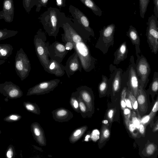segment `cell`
Segmentation results:
<instances>
[{
	"label": "cell",
	"instance_id": "1",
	"mask_svg": "<svg viewBox=\"0 0 158 158\" xmlns=\"http://www.w3.org/2000/svg\"><path fill=\"white\" fill-rule=\"evenodd\" d=\"M72 18L66 17L61 27L64 33L61 34L62 41H69L74 44L73 49L79 57L82 68L86 72L92 71L95 67L96 59L93 57L85 40L73 27Z\"/></svg>",
	"mask_w": 158,
	"mask_h": 158
},
{
	"label": "cell",
	"instance_id": "2",
	"mask_svg": "<svg viewBox=\"0 0 158 158\" xmlns=\"http://www.w3.org/2000/svg\"><path fill=\"white\" fill-rule=\"evenodd\" d=\"M66 17L65 13L58 9L50 7L38 19L48 36L56 38Z\"/></svg>",
	"mask_w": 158,
	"mask_h": 158
},
{
	"label": "cell",
	"instance_id": "3",
	"mask_svg": "<svg viewBox=\"0 0 158 158\" xmlns=\"http://www.w3.org/2000/svg\"><path fill=\"white\" fill-rule=\"evenodd\" d=\"M69 11L72 18L73 25L77 31L87 41H89L90 36L94 37V30L90 26L89 19L80 10L70 5Z\"/></svg>",
	"mask_w": 158,
	"mask_h": 158
},
{
	"label": "cell",
	"instance_id": "4",
	"mask_svg": "<svg viewBox=\"0 0 158 158\" xmlns=\"http://www.w3.org/2000/svg\"><path fill=\"white\" fill-rule=\"evenodd\" d=\"M34 44L37 56L44 70L46 71L49 63L48 47L49 43L42 29H39L35 35Z\"/></svg>",
	"mask_w": 158,
	"mask_h": 158
},
{
	"label": "cell",
	"instance_id": "5",
	"mask_svg": "<svg viewBox=\"0 0 158 158\" xmlns=\"http://www.w3.org/2000/svg\"><path fill=\"white\" fill-rule=\"evenodd\" d=\"M115 26L112 23L104 26L100 31V35L95 45L104 54H106L111 46H113L114 42V34Z\"/></svg>",
	"mask_w": 158,
	"mask_h": 158
},
{
	"label": "cell",
	"instance_id": "6",
	"mask_svg": "<svg viewBox=\"0 0 158 158\" xmlns=\"http://www.w3.org/2000/svg\"><path fill=\"white\" fill-rule=\"evenodd\" d=\"M146 35L151 52L156 54L158 51V20L154 15L148 18Z\"/></svg>",
	"mask_w": 158,
	"mask_h": 158
},
{
	"label": "cell",
	"instance_id": "7",
	"mask_svg": "<svg viewBox=\"0 0 158 158\" xmlns=\"http://www.w3.org/2000/svg\"><path fill=\"white\" fill-rule=\"evenodd\" d=\"M15 69L22 81L29 75L31 67L30 61L22 48L17 52L15 57Z\"/></svg>",
	"mask_w": 158,
	"mask_h": 158
},
{
	"label": "cell",
	"instance_id": "8",
	"mask_svg": "<svg viewBox=\"0 0 158 158\" xmlns=\"http://www.w3.org/2000/svg\"><path fill=\"white\" fill-rule=\"evenodd\" d=\"M136 55L137 59L135 63V69L139 84L145 88L149 81V76L151 71L150 65L142 54L140 56L139 54Z\"/></svg>",
	"mask_w": 158,
	"mask_h": 158
},
{
	"label": "cell",
	"instance_id": "9",
	"mask_svg": "<svg viewBox=\"0 0 158 158\" xmlns=\"http://www.w3.org/2000/svg\"><path fill=\"white\" fill-rule=\"evenodd\" d=\"M60 81L59 79H55L40 82L29 88L26 95H40L49 93L58 86Z\"/></svg>",
	"mask_w": 158,
	"mask_h": 158
},
{
	"label": "cell",
	"instance_id": "10",
	"mask_svg": "<svg viewBox=\"0 0 158 158\" xmlns=\"http://www.w3.org/2000/svg\"><path fill=\"white\" fill-rule=\"evenodd\" d=\"M127 70L128 72V78L127 82V88L131 91L136 98L138 92L139 84L136 71L135 63L133 55L130 57V64Z\"/></svg>",
	"mask_w": 158,
	"mask_h": 158
},
{
	"label": "cell",
	"instance_id": "11",
	"mask_svg": "<svg viewBox=\"0 0 158 158\" xmlns=\"http://www.w3.org/2000/svg\"><path fill=\"white\" fill-rule=\"evenodd\" d=\"M0 93L6 97L5 100L16 99L23 96V93L19 87L11 81H6L0 84Z\"/></svg>",
	"mask_w": 158,
	"mask_h": 158
},
{
	"label": "cell",
	"instance_id": "12",
	"mask_svg": "<svg viewBox=\"0 0 158 158\" xmlns=\"http://www.w3.org/2000/svg\"><path fill=\"white\" fill-rule=\"evenodd\" d=\"M65 44L57 41H55L49 45L48 47L49 57L50 59L55 60L61 63L68 53Z\"/></svg>",
	"mask_w": 158,
	"mask_h": 158
},
{
	"label": "cell",
	"instance_id": "13",
	"mask_svg": "<svg viewBox=\"0 0 158 158\" xmlns=\"http://www.w3.org/2000/svg\"><path fill=\"white\" fill-rule=\"evenodd\" d=\"M82 67L81 62L76 51L68 58L64 66L65 72L67 77L70 78L76 72H81Z\"/></svg>",
	"mask_w": 158,
	"mask_h": 158
},
{
	"label": "cell",
	"instance_id": "14",
	"mask_svg": "<svg viewBox=\"0 0 158 158\" xmlns=\"http://www.w3.org/2000/svg\"><path fill=\"white\" fill-rule=\"evenodd\" d=\"M13 2V0H4L2 10L0 11V19H3L9 23L13 21L15 10Z\"/></svg>",
	"mask_w": 158,
	"mask_h": 158
},
{
	"label": "cell",
	"instance_id": "15",
	"mask_svg": "<svg viewBox=\"0 0 158 158\" xmlns=\"http://www.w3.org/2000/svg\"><path fill=\"white\" fill-rule=\"evenodd\" d=\"M76 90L90 112H92L93 106V93L91 89L86 85H83L78 87Z\"/></svg>",
	"mask_w": 158,
	"mask_h": 158
},
{
	"label": "cell",
	"instance_id": "16",
	"mask_svg": "<svg viewBox=\"0 0 158 158\" xmlns=\"http://www.w3.org/2000/svg\"><path fill=\"white\" fill-rule=\"evenodd\" d=\"M31 131L34 139L39 145H46L47 141L44 130L39 123H32L31 126Z\"/></svg>",
	"mask_w": 158,
	"mask_h": 158
},
{
	"label": "cell",
	"instance_id": "17",
	"mask_svg": "<svg viewBox=\"0 0 158 158\" xmlns=\"http://www.w3.org/2000/svg\"><path fill=\"white\" fill-rule=\"evenodd\" d=\"M52 113L53 119L60 123L68 122L73 117V113L70 111L63 107L55 109Z\"/></svg>",
	"mask_w": 158,
	"mask_h": 158
},
{
	"label": "cell",
	"instance_id": "18",
	"mask_svg": "<svg viewBox=\"0 0 158 158\" xmlns=\"http://www.w3.org/2000/svg\"><path fill=\"white\" fill-rule=\"evenodd\" d=\"M46 72L57 77L63 76L65 73L64 66L52 59L49 60V64Z\"/></svg>",
	"mask_w": 158,
	"mask_h": 158
},
{
	"label": "cell",
	"instance_id": "19",
	"mask_svg": "<svg viewBox=\"0 0 158 158\" xmlns=\"http://www.w3.org/2000/svg\"><path fill=\"white\" fill-rule=\"evenodd\" d=\"M136 98L139 110L141 111L146 112L148 108L147 94L144 88L140 84L139 85Z\"/></svg>",
	"mask_w": 158,
	"mask_h": 158
},
{
	"label": "cell",
	"instance_id": "20",
	"mask_svg": "<svg viewBox=\"0 0 158 158\" xmlns=\"http://www.w3.org/2000/svg\"><path fill=\"white\" fill-rule=\"evenodd\" d=\"M128 50L127 42L124 41L120 44L114 53L113 64H118L127 58Z\"/></svg>",
	"mask_w": 158,
	"mask_h": 158
},
{
	"label": "cell",
	"instance_id": "21",
	"mask_svg": "<svg viewBox=\"0 0 158 158\" xmlns=\"http://www.w3.org/2000/svg\"><path fill=\"white\" fill-rule=\"evenodd\" d=\"M126 33V35L130 39L132 44L135 45L136 54L141 53L139 47L140 40L136 29L131 25Z\"/></svg>",
	"mask_w": 158,
	"mask_h": 158
},
{
	"label": "cell",
	"instance_id": "22",
	"mask_svg": "<svg viewBox=\"0 0 158 158\" xmlns=\"http://www.w3.org/2000/svg\"><path fill=\"white\" fill-rule=\"evenodd\" d=\"M88 128L86 125L83 126L73 131L69 138L70 142L71 143H74L77 142L84 135Z\"/></svg>",
	"mask_w": 158,
	"mask_h": 158
},
{
	"label": "cell",
	"instance_id": "23",
	"mask_svg": "<svg viewBox=\"0 0 158 158\" xmlns=\"http://www.w3.org/2000/svg\"><path fill=\"white\" fill-rule=\"evenodd\" d=\"M13 48L9 44H0V59H7L12 53Z\"/></svg>",
	"mask_w": 158,
	"mask_h": 158
},
{
	"label": "cell",
	"instance_id": "24",
	"mask_svg": "<svg viewBox=\"0 0 158 158\" xmlns=\"http://www.w3.org/2000/svg\"><path fill=\"white\" fill-rule=\"evenodd\" d=\"M85 6L89 9L96 15L101 16L102 11L95 4L94 0H79Z\"/></svg>",
	"mask_w": 158,
	"mask_h": 158
},
{
	"label": "cell",
	"instance_id": "25",
	"mask_svg": "<svg viewBox=\"0 0 158 158\" xmlns=\"http://www.w3.org/2000/svg\"><path fill=\"white\" fill-rule=\"evenodd\" d=\"M98 88L99 93L101 95L105 94L109 89H110V81L106 76L102 75V80L98 84Z\"/></svg>",
	"mask_w": 158,
	"mask_h": 158
},
{
	"label": "cell",
	"instance_id": "26",
	"mask_svg": "<svg viewBox=\"0 0 158 158\" xmlns=\"http://www.w3.org/2000/svg\"><path fill=\"white\" fill-rule=\"evenodd\" d=\"M23 105L25 109L28 111L37 115L40 114V108L36 103L28 101L24 102Z\"/></svg>",
	"mask_w": 158,
	"mask_h": 158
},
{
	"label": "cell",
	"instance_id": "27",
	"mask_svg": "<svg viewBox=\"0 0 158 158\" xmlns=\"http://www.w3.org/2000/svg\"><path fill=\"white\" fill-rule=\"evenodd\" d=\"M127 96L130 100L133 109L136 112V114L139 119H141V116L138 109V104L136 98L134 96L131 91L127 88Z\"/></svg>",
	"mask_w": 158,
	"mask_h": 158
},
{
	"label": "cell",
	"instance_id": "28",
	"mask_svg": "<svg viewBox=\"0 0 158 158\" xmlns=\"http://www.w3.org/2000/svg\"><path fill=\"white\" fill-rule=\"evenodd\" d=\"M77 98L79 103L80 113L82 117L84 118L87 116L88 114V113L90 112V111L85 103L81 99L77 92Z\"/></svg>",
	"mask_w": 158,
	"mask_h": 158
},
{
	"label": "cell",
	"instance_id": "29",
	"mask_svg": "<svg viewBox=\"0 0 158 158\" xmlns=\"http://www.w3.org/2000/svg\"><path fill=\"white\" fill-rule=\"evenodd\" d=\"M18 32L17 31L8 30L6 28L0 29V41L15 36Z\"/></svg>",
	"mask_w": 158,
	"mask_h": 158
},
{
	"label": "cell",
	"instance_id": "30",
	"mask_svg": "<svg viewBox=\"0 0 158 158\" xmlns=\"http://www.w3.org/2000/svg\"><path fill=\"white\" fill-rule=\"evenodd\" d=\"M69 102L73 109L78 113H80L79 103L77 98V93L73 92L70 98Z\"/></svg>",
	"mask_w": 158,
	"mask_h": 158
},
{
	"label": "cell",
	"instance_id": "31",
	"mask_svg": "<svg viewBox=\"0 0 158 158\" xmlns=\"http://www.w3.org/2000/svg\"><path fill=\"white\" fill-rule=\"evenodd\" d=\"M158 89V72L155 71L154 73L152 82L150 83L149 89L153 93H157Z\"/></svg>",
	"mask_w": 158,
	"mask_h": 158
},
{
	"label": "cell",
	"instance_id": "32",
	"mask_svg": "<svg viewBox=\"0 0 158 158\" xmlns=\"http://www.w3.org/2000/svg\"><path fill=\"white\" fill-rule=\"evenodd\" d=\"M149 1L150 0H139L140 15L143 19L144 17Z\"/></svg>",
	"mask_w": 158,
	"mask_h": 158
},
{
	"label": "cell",
	"instance_id": "33",
	"mask_svg": "<svg viewBox=\"0 0 158 158\" xmlns=\"http://www.w3.org/2000/svg\"><path fill=\"white\" fill-rule=\"evenodd\" d=\"M127 81L124 85L121 93V106L123 110L126 107L125 100L127 96Z\"/></svg>",
	"mask_w": 158,
	"mask_h": 158
},
{
	"label": "cell",
	"instance_id": "34",
	"mask_svg": "<svg viewBox=\"0 0 158 158\" xmlns=\"http://www.w3.org/2000/svg\"><path fill=\"white\" fill-rule=\"evenodd\" d=\"M110 133L108 126L104 124L102 129L100 142L102 143L107 140L110 136Z\"/></svg>",
	"mask_w": 158,
	"mask_h": 158
},
{
	"label": "cell",
	"instance_id": "35",
	"mask_svg": "<svg viewBox=\"0 0 158 158\" xmlns=\"http://www.w3.org/2000/svg\"><path fill=\"white\" fill-rule=\"evenodd\" d=\"M22 116L18 114H12L6 116L3 119L5 121L12 123L19 121L21 119Z\"/></svg>",
	"mask_w": 158,
	"mask_h": 158
},
{
	"label": "cell",
	"instance_id": "36",
	"mask_svg": "<svg viewBox=\"0 0 158 158\" xmlns=\"http://www.w3.org/2000/svg\"><path fill=\"white\" fill-rule=\"evenodd\" d=\"M23 5L26 12L29 13L32 8L35 6V0H23Z\"/></svg>",
	"mask_w": 158,
	"mask_h": 158
},
{
	"label": "cell",
	"instance_id": "37",
	"mask_svg": "<svg viewBox=\"0 0 158 158\" xmlns=\"http://www.w3.org/2000/svg\"><path fill=\"white\" fill-rule=\"evenodd\" d=\"M35 6H36L35 11L39 12L42 7H47L48 0H35Z\"/></svg>",
	"mask_w": 158,
	"mask_h": 158
},
{
	"label": "cell",
	"instance_id": "38",
	"mask_svg": "<svg viewBox=\"0 0 158 158\" xmlns=\"http://www.w3.org/2000/svg\"><path fill=\"white\" fill-rule=\"evenodd\" d=\"M127 127L133 137H136L137 136L138 130L133 124L131 120L129 121Z\"/></svg>",
	"mask_w": 158,
	"mask_h": 158
},
{
	"label": "cell",
	"instance_id": "39",
	"mask_svg": "<svg viewBox=\"0 0 158 158\" xmlns=\"http://www.w3.org/2000/svg\"><path fill=\"white\" fill-rule=\"evenodd\" d=\"M123 113L125 123L126 127H127L129 121L131 120V111L129 109L125 108L123 110Z\"/></svg>",
	"mask_w": 158,
	"mask_h": 158
},
{
	"label": "cell",
	"instance_id": "40",
	"mask_svg": "<svg viewBox=\"0 0 158 158\" xmlns=\"http://www.w3.org/2000/svg\"><path fill=\"white\" fill-rule=\"evenodd\" d=\"M15 149L12 145H9L6 150V156L7 158H12L15 156Z\"/></svg>",
	"mask_w": 158,
	"mask_h": 158
},
{
	"label": "cell",
	"instance_id": "41",
	"mask_svg": "<svg viewBox=\"0 0 158 158\" xmlns=\"http://www.w3.org/2000/svg\"><path fill=\"white\" fill-rule=\"evenodd\" d=\"M136 115V114L134 111H132L131 116V121L133 124L138 130L140 124V122L138 119V118L137 117Z\"/></svg>",
	"mask_w": 158,
	"mask_h": 158
},
{
	"label": "cell",
	"instance_id": "42",
	"mask_svg": "<svg viewBox=\"0 0 158 158\" xmlns=\"http://www.w3.org/2000/svg\"><path fill=\"white\" fill-rule=\"evenodd\" d=\"M156 148V145L154 144L149 143L146 147V152L148 155H151L155 152Z\"/></svg>",
	"mask_w": 158,
	"mask_h": 158
},
{
	"label": "cell",
	"instance_id": "43",
	"mask_svg": "<svg viewBox=\"0 0 158 158\" xmlns=\"http://www.w3.org/2000/svg\"><path fill=\"white\" fill-rule=\"evenodd\" d=\"M100 132L98 130L94 129L90 134L91 139L94 142H96L100 139Z\"/></svg>",
	"mask_w": 158,
	"mask_h": 158
},
{
	"label": "cell",
	"instance_id": "44",
	"mask_svg": "<svg viewBox=\"0 0 158 158\" xmlns=\"http://www.w3.org/2000/svg\"><path fill=\"white\" fill-rule=\"evenodd\" d=\"M158 110V100L157 98L151 112L149 114L152 120L155 116Z\"/></svg>",
	"mask_w": 158,
	"mask_h": 158
},
{
	"label": "cell",
	"instance_id": "45",
	"mask_svg": "<svg viewBox=\"0 0 158 158\" xmlns=\"http://www.w3.org/2000/svg\"><path fill=\"white\" fill-rule=\"evenodd\" d=\"M114 112V110L113 109H110L108 111L107 117L110 123H111L113 121Z\"/></svg>",
	"mask_w": 158,
	"mask_h": 158
},
{
	"label": "cell",
	"instance_id": "46",
	"mask_svg": "<svg viewBox=\"0 0 158 158\" xmlns=\"http://www.w3.org/2000/svg\"><path fill=\"white\" fill-rule=\"evenodd\" d=\"M151 120L150 117L148 114L144 116L141 119L140 123L145 125L149 123Z\"/></svg>",
	"mask_w": 158,
	"mask_h": 158
},
{
	"label": "cell",
	"instance_id": "47",
	"mask_svg": "<svg viewBox=\"0 0 158 158\" xmlns=\"http://www.w3.org/2000/svg\"><path fill=\"white\" fill-rule=\"evenodd\" d=\"M65 43V46L66 50L68 51H71L73 49L74 44L73 43L69 41H66L64 42Z\"/></svg>",
	"mask_w": 158,
	"mask_h": 158
},
{
	"label": "cell",
	"instance_id": "48",
	"mask_svg": "<svg viewBox=\"0 0 158 158\" xmlns=\"http://www.w3.org/2000/svg\"><path fill=\"white\" fill-rule=\"evenodd\" d=\"M154 5L153 12L154 15L158 18V0H153Z\"/></svg>",
	"mask_w": 158,
	"mask_h": 158
},
{
	"label": "cell",
	"instance_id": "49",
	"mask_svg": "<svg viewBox=\"0 0 158 158\" xmlns=\"http://www.w3.org/2000/svg\"><path fill=\"white\" fill-rule=\"evenodd\" d=\"M56 6L60 9L66 6V0H56Z\"/></svg>",
	"mask_w": 158,
	"mask_h": 158
},
{
	"label": "cell",
	"instance_id": "50",
	"mask_svg": "<svg viewBox=\"0 0 158 158\" xmlns=\"http://www.w3.org/2000/svg\"><path fill=\"white\" fill-rule=\"evenodd\" d=\"M145 125L140 123L138 130L140 133L143 135H144L145 131Z\"/></svg>",
	"mask_w": 158,
	"mask_h": 158
},
{
	"label": "cell",
	"instance_id": "51",
	"mask_svg": "<svg viewBox=\"0 0 158 158\" xmlns=\"http://www.w3.org/2000/svg\"><path fill=\"white\" fill-rule=\"evenodd\" d=\"M125 100L126 105V106L127 107V108L129 109L130 110H133V109L132 107L131 102L129 98L127 97V98L126 97Z\"/></svg>",
	"mask_w": 158,
	"mask_h": 158
},
{
	"label": "cell",
	"instance_id": "52",
	"mask_svg": "<svg viewBox=\"0 0 158 158\" xmlns=\"http://www.w3.org/2000/svg\"><path fill=\"white\" fill-rule=\"evenodd\" d=\"M90 134L89 133H87L85 135L82 142H88L90 140Z\"/></svg>",
	"mask_w": 158,
	"mask_h": 158
},
{
	"label": "cell",
	"instance_id": "53",
	"mask_svg": "<svg viewBox=\"0 0 158 158\" xmlns=\"http://www.w3.org/2000/svg\"><path fill=\"white\" fill-rule=\"evenodd\" d=\"M156 124L153 129V131L154 132H155L157 131H158V120H157Z\"/></svg>",
	"mask_w": 158,
	"mask_h": 158
},
{
	"label": "cell",
	"instance_id": "54",
	"mask_svg": "<svg viewBox=\"0 0 158 158\" xmlns=\"http://www.w3.org/2000/svg\"><path fill=\"white\" fill-rule=\"evenodd\" d=\"M102 123L108 126L109 125V124L108 123V121L107 120H104L102 121Z\"/></svg>",
	"mask_w": 158,
	"mask_h": 158
},
{
	"label": "cell",
	"instance_id": "55",
	"mask_svg": "<svg viewBox=\"0 0 158 158\" xmlns=\"http://www.w3.org/2000/svg\"><path fill=\"white\" fill-rule=\"evenodd\" d=\"M5 62V61L3 60H0V65H2V64H4ZM1 74V73L0 72V74Z\"/></svg>",
	"mask_w": 158,
	"mask_h": 158
},
{
	"label": "cell",
	"instance_id": "56",
	"mask_svg": "<svg viewBox=\"0 0 158 158\" xmlns=\"http://www.w3.org/2000/svg\"><path fill=\"white\" fill-rule=\"evenodd\" d=\"M1 133V131L0 130V135Z\"/></svg>",
	"mask_w": 158,
	"mask_h": 158
},
{
	"label": "cell",
	"instance_id": "57",
	"mask_svg": "<svg viewBox=\"0 0 158 158\" xmlns=\"http://www.w3.org/2000/svg\"><path fill=\"white\" fill-rule=\"evenodd\" d=\"M1 111V108H0V111Z\"/></svg>",
	"mask_w": 158,
	"mask_h": 158
}]
</instances>
